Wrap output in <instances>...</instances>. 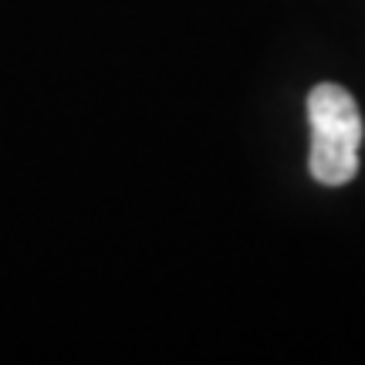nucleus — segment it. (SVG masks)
Returning a JSON list of instances; mask_svg holds the SVG:
<instances>
[{"label":"nucleus","instance_id":"obj_1","mask_svg":"<svg viewBox=\"0 0 365 365\" xmlns=\"http://www.w3.org/2000/svg\"><path fill=\"white\" fill-rule=\"evenodd\" d=\"M308 122H312V156L308 170L325 186H345L359 173L362 115L352 91L322 81L308 91Z\"/></svg>","mask_w":365,"mask_h":365}]
</instances>
